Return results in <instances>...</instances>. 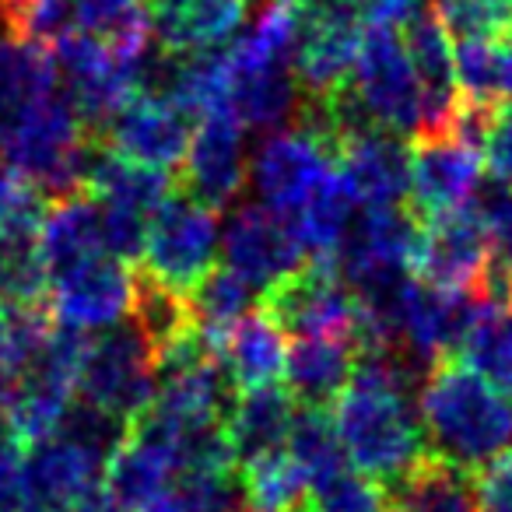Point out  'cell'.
Instances as JSON below:
<instances>
[{
  "instance_id": "cell-14",
  "label": "cell",
  "mask_w": 512,
  "mask_h": 512,
  "mask_svg": "<svg viewBox=\"0 0 512 512\" xmlns=\"http://www.w3.org/2000/svg\"><path fill=\"white\" fill-rule=\"evenodd\" d=\"M484 151L453 130L421 134L411 144V200L421 218L470 207L481 193Z\"/></svg>"
},
{
  "instance_id": "cell-9",
  "label": "cell",
  "mask_w": 512,
  "mask_h": 512,
  "mask_svg": "<svg viewBox=\"0 0 512 512\" xmlns=\"http://www.w3.org/2000/svg\"><path fill=\"white\" fill-rule=\"evenodd\" d=\"M421 228H425V218L404 211V207H365V214L351 221L348 235L330 256V264L351 292L411 274Z\"/></svg>"
},
{
  "instance_id": "cell-21",
  "label": "cell",
  "mask_w": 512,
  "mask_h": 512,
  "mask_svg": "<svg viewBox=\"0 0 512 512\" xmlns=\"http://www.w3.org/2000/svg\"><path fill=\"white\" fill-rule=\"evenodd\" d=\"M176 481L169 453L151 439L127 432L123 446L109 456L102 474V498L113 505V512H151Z\"/></svg>"
},
{
  "instance_id": "cell-31",
  "label": "cell",
  "mask_w": 512,
  "mask_h": 512,
  "mask_svg": "<svg viewBox=\"0 0 512 512\" xmlns=\"http://www.w3.org/2000/svg\"><path fill=\"white\" fill-rule=\"evenodd\" d=\"M190 302V316L197 334L204 337V344L221 355V344H225L228 330L242 320V316L253 313V285L246 278L232 271V267H211V271L200 278V285L186 295Z\"/></svg>"
},
{
  "instance_id": "cell-42",
  "label": "cell",
  "mask_w": 512,
  "mask_h": 512,
  "mask_svg": "<svg viewBox=\"0 0 512 512\" xmlns=\"http://www.w3.org/2000/svg\"><path fill=\"white\" fill-rule=\"evenodd\" d=\"M474 481L481 512H512V449L491 460Z\"/></svg>"
},
{
  "instance_id": "cell-39",
  "label": "cell",
  "mask_w": 512,
  "mask_h": 512,
  "mask_svg": "<svg viewBox=\"0 0 512 512\" xmlns=\"http://www.w3.org/2000/svg\"><path fill=\"white\" fill-rule=\"evenodd\" d=\"M46 207L50 204L43 190L0 165V235L18 232V228H39Z\"/></svg>"
},
{
  "instance_id": "cell-5",
  "label": "cell",
  "mask_w": 512,
  "mask_h": 512,
  "mask_svg": "<svg viewBox=\"0 0 512 512\" xmlns=\"http://www.w3.org/2000/svg\"><path fill=\"white\" fill-rule=\"evenodd\" d=\"M337 172V144L323 123L302 116L299 127L267 134L249 155V183L256 204L285 214L288 221L313 200V193Z\"/></svg>"
},
{
  "instance_id": "cell-15",
  "label": "cell",
  "mask_w": 512,
  "mask_h": 512,
  "mask_svg": "<svg viewBox=\"0 0 512 512\" xmlns=\"http://www.w3.org/2000/svg\"><path fill=\"white\" fill-rule=\"evenodd\" d=\"M106 463V456L88 449L85 442L53 432L50 439L25 449V505L50 512H78L102 491Z\"/></svg>"
},
{
  "instance_id": "cell-27",
  "label": "cell",
  "mask_w": 512,
  "mask_h": 512,
  "mask_svg": "<svg viewBox=\"0 0 512 512\" xmlns=\"http://www.w3.org/2000/svg\"><path fill=\"white\" fill-rule=\"evenodd\" d=\"M386 495L390 512H481L474 474H463L432 453L400 481L386 484Z\"/></svg>"
},
{
  "instance_id": "cell-24",
  "label": "cell",
  "mask_w": 512,
  "mask_h": 512,
  "mask_svg": "<svg viewBox=\"0 0 512 512\" xmlns=\"http://www.w3.org/2000/svg\"><path fill=\"white\" fill-rule=\"evenodd\" d=\"M295 411H299V404L278 383L235 393L225 411V435L235 453V463H246L264 453L285 449Z\"/></svg>"
},
{
  "instance_id": "cell-4",
  "label": "cell",
  "mask_w": 512,
  "mask_h": 512,
  "mask_svg": "<svg viewBox=\"0 0 512 512\" xmlns=\"http://www.w3.org/2000/svg\"><path fill=\"white\" fill-rule=\"evenodd\" d=\"M344 92L372 127L397 137H418L425 130V88L397 29L365 25L355 74Z\"/></svg>"
},
{
  "instance_id": "cell-41",
  "label": "cell",
  "mask_w": 512,
  "mask_h": 512,
  "mask_svg": "<svg viewBox=\"0 0 512 512\" xmlns=\"http://www.w3.org/2000/svg\"><path fill=\"white\" fill-rule=\"evenodd\" d=\"M484 165L491 169L495 183L512 186V95L491 109L488 134H484Z\"/></svg>"
},
{
  "instance_id": "cell-3",
  "label": "cell",
  "mask_w": 512,
  "mask_h": 512,
  "mask_svg": "<svg viewBox=\"0 0 512 512\" xmlns=\"http://www.w3.org/2000/svg\"><path fill=\"white\" fill-rule=\"evenodd\" d=\"M95 148H99L95 134L81 123L71 102L57 92L22 123L8 148L0 151V165L57 200L85 190Z\"/></svg>"
},
{
  "instance_id": "cell-17",
  "label": "cell",
  "mask_w": 512,
  "mask_h": 512,
  "mask_svg": "<svg viewBox=\"0 0 512 512\" xmlns=\"http://www.w3.org/2000/svg\"><path fill=\"white\" fill-rule=\"evenodd\" d=\"M488 267V242H484L474 204L425 218L418 256L411 267L414 278L432 288H446V292H477Z\"/></svg>"
},
{
  "instance_id": "cell-6",
  "label": "cell",
  "mask_w": 512,
  "mask_h": 512,
  "mask_svg": "<svg viewBox=\"0 0 512 512\" xmlns=\"http://www.w3.org/2000/svg\"><path fill=\"white\" fill-rule=\"evenodd\" d=\"M78 393L85 404L134 425L158 393V355L137 323L102 330L85 344L78 372Z\"/></svg>"
},
{
  "instance_id": "cell-38",
  "label": "cell",
  "mask_w": 512,
  "mask_h": 512,
  "mask_svg": "<svg viewBox=\"0 0 512 512\" xmlns=\"http://www.w3.org/2000/svg\"><path fill=\"white\" fill-rule=\"evenodd\" d=\"M99 214H102V242H106V253L123 260V264L141 260L144 242H148L151 214L134 211V207H123V204H102V200H99Z\"/></svg>"
},
{
  "instance_id": "cell-44",
  "label": "cell",
  "mask_w": 512,
  "mask_h": 512,
  "mask_svg": "<svg viewBox=\"0 0 512 512\" xmlns=\"http://www.w3.org/2000/svg\"><path fill=\"white\" fill-rule=\"evenodd\" d=\"M306 4H316V0H306Z\"/></svg>"
},
{
  "instance_id": "cell-30",
  "label": "cell",
  "mask_w": 512,
  "mask_h": 512,
  "mask_svg": "<svg viewBox=\"0 0 512 512\" xmlns=\"http://www.w3.org/2000/svg\"><path fill=\"white\" fill-rule=\"evenodd\" d=\"M46 306H0V411L15 400L18 386L32 372L53 334Z\"/></svg>"
},
{
  "instance_id": "cell-25",
  "label": "cell",
  "mask_w": 512,
  "mask_h": 512,
  "mask_svg": "<svg viewBox=\"0 0 512 512\" xmlns=\"http://www.w3.org/2000/svg\"><path fill=\"white\" fill-rule=\"evenodd\" d=\"M218 358L235 393L274 386L285 376V358H288L285 330L264 309H253V313L242 316L228 330Z\"/></svg>"
},
{
  "instance_id": "cell-12",
  "label": "cell",
  "mask_w": 512,
  "mask_h": 512,
  "mask_svg": "<svg viewBox=\"0 0 512 512\" xmlns=\"http://www.w3.org/2000/svg\"><path fill=\"white\" fill-rule=\"evenodd\" d=\"M221 256L225 267H232L260 292H271L309 264V253L292 221L256 200L235 207L221 225Z\"/></svg>"
},
{
  "instance_id": "cell-28",
  "label": "cell",
  "mask_w": 512,
  "mask_h": 512,
  "mask_svg": "<svg viewBox=\"0 0 512 512\" xmlns=\"http://www.w3.org/2000/svg\"><path fill=\"white\" fill-rule=\"evenodd\" d=\"M456 95L467 106L495 109L512 95V36L460 39L453 46Z\"/></svg>"
},
{
  "instance_id": "cell-2",
  "label": "cell",
  "mask_w": 512,
  "mask_h": 512,
  "mask_svg": "<svg viewBox=\"0 0 512 512\" xmlns=\"http://www.w3.org/2000/svg\"><path fill=\"white\" fill-rule=\"evenodd\" d=\"M418 418L428 453L463 474H481L512 449V393L467 362H442L425 376Z\"/></svg>"
},
{
  "instance_id": "cell-32",
  "label": "cell",
  "mask_w": 512,
  "mask_h": 512,
  "mask_svg": "<svg viewBox=\"0 0 512 512\" xmlns=\"http://www.w3.org/2000/svg\"><path fill=\"white\" fill-rule=\"evenodd\" d=\"M239 484L249 512H302L309 495L306 474L288 456V449L239 463Z\"/></svg>"
},
{
  "instance_id": "cell-35",
  "label": "cell",
  "mask_w": 512,
  "mask_h": 512,
  "mask_svg": "<svg viewBox=\"0 0 512 512\" xmlns=\"http://www.w3.org/2000/svg\"><path fill=\"white\" fill-rule=\"evenodd\" d=\"M130 316H134V323L141 327V334L151 341L155 355H162L169 344H176L179 337L193 330L190 302L148 278L137 281V302Z\"/></svg>"
},
{
  "instance_id": "cell-11",
  "label": "cell",
  "mask_w": 512,
  "mask_h": 512,
  "mask_svg": "<svg viewBox=\"0 0 512 512\" xmlns=\"http://www.w3.org/2000/svg\"><path fill=\"white\" fill-rule=\"evenodd\" d=\"M264 309L285 334L295 337H355L358 302L330 260L313 256L302 271L264 292ZM358 341V337H355Z\"/></svg>"
},
{
  "instance_id": "cell-45",
  "label": "cell",
  "mask_w": 512,
  "mask_h": 512,
  "mask_svg": "<svg viewBox=\"0 0 512 512\" xmlns=\"http://www.w3.org/2000/svg\"><path fill=\"white\" fill-rule=\"evenodd\" d=\"M151 512H162V509H151Z\"/></svg>"
},
{
  "instance_id": "cell-18",
  "label": "cell",
  "mask_w": 512,
  "mask_h": 512,
  "mask_svg": "<svg viewBox=\"0 0 512 512\" xmlns=\"http://www.w3.org/2000/svg\"><path fill=\"white\" fill-rule=\"evenodd\" d=\"M183 186L211 211L228 207L249 179L246 127L232 113H211L197 120L190 151L183 158Z\"/></svg>"
},
{
  "instance_id": "cell-7",
  "label": "cell",
  "mask_w": 512,
  "mask_h": 512,
  "mask_svg": "<svg viewBox=\"0 0 512 512\" xmlns=\"http://www.w3.org/2000/svg\"><path fill=\"white\" fill-rule=\"evenodd\" d=\"M221 221L218 211L193 200L190 193H172L155 211L144 242V278L169 288L176 295H190L211 267H218Z\"/></svg>"
},
{
  "instance_id": "cell-20",
  "label": "cell",
  "mask_w": 512,
  "mask_h": 512,
  "mask_svg": "<svg viewBox=\"0 0 512 512\" xmlns=\"http://www.w3.org/2000/svg\"><path fill=\"white\" fill-rule=\"evenodd\" d=\"M249 0H148L151 36L162 53H207L232 43Z\"/></svg>"
},
{
  "instance_id": "cell-23",
  "label": "cell",
  "mask_w": 512,
  "mask_h": 512,
  "mask_svg": "<svg viewBox=\"0 0 512 512\" xmlns=\"http://www.w3.org/2000/svg\"><path fill=\"white\" fill-rule=\"evenodd\" d=\"M358 362L355 337H299L285 358V390L299 407H330Z\"/></svg>"
},
{
  "instance_id": "cell-13",
  "label": "cell",
  "mask_w": 512,
  "mask_h": 512,
  "mask_svg": "<svg viewBox=\"0 0 512 512\" xmlns=\"http://www.w3.org/2000/svg\"><path fill=\"white\" fill-rule=\"evenodd\" d=\"M362 11L358 0H316L309 4L306 32L295 50L292 71L309 102L337 95L351 81L362 50Z\"/></svg>"
},
{
  "instance_id": "cell-29",
  "label": "cell",
  "mask_w": 512,
  "mask_h": 512,
  "mask_svg": "<svg viewBox=\"0 0 512 512\" xmlns=\"http://www.w3.org/2000/svg\"><path fill=\"white\" fill-rule=\"evenodd\" d=\"M85 193H92L102 204H123L155 218L158 207L172 197V176L162 169L127 162V158L113 155V151L99 144L92 155V165H88Z\"/></svg>"
},
{
  "instance_id": "cell-19",
  "label": "cell",
  "mask_w": 512,
  "mask_h": 512,
  "mask_svg": "<svg viewBox=\"0 0 512 512\" xmlns=\"http://www.w3.org/2000/svg\"><path fill=\"white\" fill-rule=\"evenodd\" d=\"M337 172L358 207H400L411 197V148L383 127L337 137Z\"/></svg>"
},
{
  "instance_id": "cell-10",
  "label": "cell",
  "mask_w": 512,
  "mask_h": 512,
  "mask_svg": "<svg viewBox=\"0 0 512 512\" xmlns=\"http://www.w3.org/2000/svg\"><path fill=\"white\" fill-rule=\"evenodd\" d=\"M137 274L130 264L102 253L85 264H74L50 278V313L60 327L81 330V334H102L134 313L137 302Z\"/></svg>"
},
{
  "instance_id": "cell-40",
  "label": "cell",
  "mask_w": 512,
  "mask_h": 512,
  "mask_svg": "<svg viewBox=\"0 0 512 512\" xmlns=\"http://www.w3.org/2000/svg\"><path fill=\"white\" fill-rule=\"evenodd\" d=\"M22 467H25V446L11 425L0 414V512H22L25 509V488H22Z\"/></svg>"
},
{
  "instance_id": "cell-26",
  "label": "cell",
  "mask_w": 512,
  "mask_h": 512,
  "mask_svg": "<svg viewBox=\"0 0 512 512\" xmlns=\"http://www.w3.org/2000/svg\"><path fill=\"white\" fill-rule=\"evenodd\" d=\"M39 253H43L50 278L67 271V267L85 264L92 256L106 253L99 200L85 190L53 200L43 214V225H39Z\"/></svg>"
},
{
  "instance_id": "cell-43",
  "label": "cell",
  "mask_w": 512,
  "mask_h": 512,
  "mask_svg": "<svg viewBox=\"0 0 512 512\" xmlns=\"http://www.w3.org/2000/svg\"><path fill=\"white\" fill-rule=\"evenodd\" d=\"M22 512H50V509H29V505H25V509Z\"/></svg>"
},
{
  "instance_id": "cell-8",
  "label": "cell",
  "mask_w": 512,
  "mask_h": 512,
  "mask_svg": "<svg viewBox=\"0 0 512 512\" xmlns=\"http://www.w3.org/2000/svg\"><path fill=\"white\" fill-rule=\"evenodd\" d=\"M50 53L57 64L60 95L71 102V109L92 134L106 130V123L141 92L144 60L123 57L102 39L71 32L57 46H50Z\"/></svg>"
},
{
  "instance_id": "cell-1",
  "label": "cell",
  "mask_w": 512,
  "mask_h": 512,
  "mask_svg": "<svg viewBox=\"0 0 512 512\" xmlns=\"http://www.w3.org/2000/svg\"><path fill=\"white\" fill-rule=\"evenodd\" d=\"M411 383L414 369L400 355L358 351L355 372L334 400V425L344 456L379 484L400 481L428 456Z\"/></svg>"
},
{
  "instance_id": "cell-33",
  "label": "cell",
  "mask_w": 512,
  "mask_h": 512,
  "mask_svg": "<svg viewBox=\"0 0 512 512\" xmlns=\"http://www.w3.org/2000/svg\"><path fill=\"white\" fill-rule=\"evenodd\" d=\"M285 449L299 463V470L306 474L309 484H316L320 477L334 474V470H341L348 463L330 407H299Z\"/></svg>"
},
{
  "instance_id": "cell-36",
  "label": "cell",
  "mask_w": 512,
  "mask_h": 512,
  "mask_svg": "<svg viewBox=\"0 0 512 512\" xmlns=\"http://www.w3.org/2000/svg\"><path fill=\"white\" fill-rule=\"evenodd\" d=\"M428 8L456 43L512 36V0H428Z\"/></svg>"
},
{
  "instance_id": "cell-37",
  "label": "cell",
  "mask_w": 512,
  "mask_h": 512,
  "mask_svg": "<svg viewBox=\"0 0 512 512\" xmlns=\"http://www.w3.org/2000/svg\"><path fill=\"white\" fill-rule=\"evenodd\" d=\"M474 214L481 221L484 242H488L491 267L512 278V186H481V193L474 197Z\"/></svg>"
},
{
  "instance_id": "cell-34",
  "label": "cell",
  "mask_w": 512,
  "mask_h": 512,
  "mask_svg": "<svg viewBox=\"0 0 512 512\" xmlns=\"http://www.w3.org/2000/svg\"><path fill=\"white\" fill-rule=\"evenodd\" d=\"M302 512H390V495H386V484L344 463L341 470L309 484Z\"/></svg>"
},
{
  "instance_id": "cell-16",
  "label": "cell",
  "mask_w": 512,
  "mask_h": 512,
  "mask_svg": "<svg viewBox=\"0 0 512 512\" xmlns=\"http://www.w3.org/2000/svg\"><path fill=\"white\" fill-rule=\"evenodd\" d=\"M190 116L158 92H137L102 130V148L127 162L172 172L190 151Z\"/></svg>"
},
{
  "instance_id": "cell-22",
  "label": "cell",
  "mask_w": 512,
  "mask_h": 512,
  "mask_svg": "<svg viewBox=\"0 0 512 512\" xmlns=\"http://www.w3.org/2000/svg\"><path fill=\"white\" fill-rule=\"evenodd\" d=\"M228 64V60H225ZM228 113L246 134H278L302 113V88L295 71L278 67H228Z\"/></svg>"
}]
</instances>
